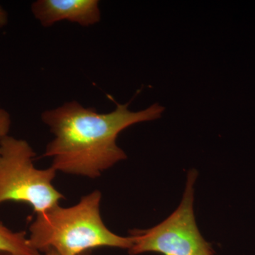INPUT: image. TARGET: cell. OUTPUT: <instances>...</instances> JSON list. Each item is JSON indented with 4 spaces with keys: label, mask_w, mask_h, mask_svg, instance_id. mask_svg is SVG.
I'll list each match as a JSON object with an SVG mask.
<instances>
[{
    "label": "cell",
    "mask_w": 255,
    "mask_h": 255,
    "mask_svg": "<svg viewBox=\"0 0 255 255\" xmlns=\"http://www.w3.org/2000/svg\"><path fill=\"white\" fill-rule=\"evenodd\" d=\"M8 23V14L6 10L0 6V28L4 27Z\"/></svg>",
    "instance_id": "ba28073f"
},
{
    "label": "cell",
    "mask_w": 255,
    "mask_h": 255,
    "mask_svg": "<svg viewBox=\"0 0 255 255\" xmlns=\"http://www.w3.org/2000/svg\"><path fill=\"white\" fill-rule=\"evenodd\" d=\"M164 111L157 103L136 112L129 110L128 104H117L113 112L100 114L76 101L67 102L42 114V121L53 135L43 156L52 159L51 167L57 172L95 179L127 159L117 144L121 132L133 124L159 119Z\"/></svg>",
    "instance_id": "6da1fadb"
},
{
    "label": "cell",
    "mask_w": 255,
    "mask_h": 255,
    "mask_svg": "<svg viewBox=\"0 0 255 255\" xmlns=\"http://www.w3.org/2000/svg\"><path fill=\"white\" fill-rule=\"evenodd\" d=\"M0 255H17L13 254V253H8V252H1L0 251Z\"/></svg>",
    "instance_id": "30bf717a"
},
{
    "label": "cell",
    "mask_w": 255,
    "mask_h": 255,
    "mask_svg": "<svg viewBox=\"0 0 255 255\" xmlns=\"http://www.w3.org/2000/svg\"><path fill=\"white\" fill-rule=\"evenodd\" d=\"M102 193L95 190L70 207L57 204L42 214L29 227L30 244L39 253L81 255L92 250L113 248L128 251L131 236H119L106 226L100 214Z\"/></svg>",
    "instance_id": "7a4b0ae2"
},
{
    "label": "cell",
    "mask_w": 255,
    "mask_h": 255,
    "mask_svg": "<svg viewBox=\"0 0 255 255\" xmlns=\"http://www.w3.org/2000/svg\"><path fill=\"white\" fill-rule=\"evenodd\" d=\"M11 125V119L9 112L0 107V147L3 138L9 135Z\"/></svg>",
    "instance_id": "52a82bcc"
},
{
    "label": "cell",
    "mask_w": 255,
    "mask_h": 255,
    "mask_svg": "<svg viewBox=\"0 0 255 255\" xmlns=\"http://www.w3.org/2000/svg\"><path fill=\"white\" fill-rule=\"evenodd\" d=\"M60 255L59 254H58V253H55V251H50L46 252V253H44V255ZM81 255H90L89 254V253H85V254H82Z\"/></svg>",
    "instance_id": "9c48e42d"
},
{
    "label": "cell",
    "mask_w": 255,
    "mask_h": 255,
    "mask_svg": "<svg viewBox=\"0 0 255 255\" xmlns=\"http://www.w3.org/2000/svg\"><path fill=\"white\" fill-rule=\"evenodd\" d=\"M196 169L189 170L182 201L169 217L154 227L132 230L133 240L130 255L146 253L162 255H214L211 245L203 238L194 215V185Z\"/></svg>",
    "instance_id": "277c9868"
},
{
    "label": "cell",
    "mask_w": 255,
    "mask_h": 255,
    "mask_svg": "<svg viewBox=\"0 0 255 255\" xmlns=\"http://www.w3.org/2000/svg\"><path fill=\"white\" fill-rule=\"evenodd\" d=\"M31 11L45 27L62 21L90 26L101 20L97 0H38L32 4Z\"/></svg>",
    "instance_id": "5b68a950"
},
{
    "label": "cell",
    "mask_w": 255,
    "mask_h": 255,
    "mask_svg": "<svg viewBox=\"0 0 255 255\" xmlns=\"http://www.w3.org/2000/svg\"><path fill=\"white\" fill-rule=\"evenodd\" d=\"M0 251L17 255H41L30 244L25 232H15L0 223Z\"/></svg>",
    "instance_id": "8992f818"
},
{
    "label": "cell",
    "mask_w": 255,
    "mask_h": 255,
    "mask_svg": "<svg viewBox=\"0 0 255 255\" xmlns=\"http://www.w3.org/2000/svg\"><path fill=\"white\" fill-rule=\"evenodd\" d=\"M36 153L23 139L7 135L0 147V204L7 201L31 206L42 214L65 199L53 186L57 171L50 166L36 168Z\"/></svg>",
    "instance_id": "3957f363"
}]
</instances>
